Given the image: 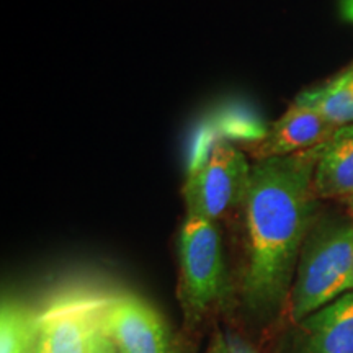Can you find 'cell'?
<instances>
[{"instance_id":"1","label":"cell","mask_w":353,"mask_h":353,"mask_svg":"<svg viewBox=\"0 0 353 353\" xmlns=\"http://www.w3.org/2000/svg\"><path fill=\"white\" fill-rule=\"evenodd\" d=\"M321 148L252 164L242 205L247 252L242 298L254 316H272L290 298L299 254L316 221Z\"/></svg>"},{"instance_id":"2","label":"cell","mask_w":353,"mask_h":353,"mask_svg":"<svg viewBox=\"0 0 353 353\" xmlns=\"http://www.w3.org/2000/svg\"><path fill=\"white\" fill-rule=\"evenodd\" d=\"M353 267V221H314L290 291V319L294 324L342 296Z\"/></svg>"},{"instance_id":"3","label":"cell","mask_w":353,"mask_h":353,"mask_svg":"<svg viewBox=\"0 0 353 353\" xmlns=\"http://www.w3.org/2000/svg\"><path fill=\"white\" fill-rule=\"evenodd\" d=\"M252 164L231 139L200 144L188 162L182 195L190 218L216 221L242 208L249 192Z\"/></svg>"},{"instance_id":"4","label":"cell","mask_w":353,"mask_h":353,"mask_svg":"<svg viewBox=\"0 0 353 353\" xmlns=\"http://www.w3.org/2000/svg\"><path fill=\"white\" fill-rule=\"evenodd\" d=\"M179 298L187 321H200L228 294V268L216 223L185 216L179 232Z\"/></svg>"},{"instance_id":"5","label":"cell","mask_w":353,"mask_h":353,"mask_svg":"<svg viewBox=\"0 0 353 353\" xmlns=\"http://www.w3.org/2000/svg\"><path fill=\"white\" fill-rule=\"evenodd\" d=\"M110 294L92 283H69L37 307V353H90L103 329Z\"/></svg>"},{"instance_id":"6","label":"cell","mask_w":353,"mask_h":353,"mask_svg":"<svg viewBox=\"0 0 353 353\" xmlns=\"http://www.w3.org/2000/svg\"><path fill=\"white\" fill-rule=\"evenodd\" d=\"M103 330L118 353H179L164 316L131 291L110 294Z\"/></svg>"},{"instance_id":"7","label":"cell","mask_w":353,"mask_h":353,"mask_svg":"<svg viewBox=\"0 0 353 353\" xmlns=\"http://www.w3.org/2000/svg\"><path fill=\"white\" fill-rule=\"evenodd\" d=\"M337 128L325 121L314 108L294 100L290 108L267 130L254 149L255 161L285 157L324 144Z\"/></svg>"},{"instance_id":"8","label":"cell","mask_w":353,"mask_h":353,"mask_svg":"<svg viewBox=\"0 0 353 353\" xmlns=\"http://www.w3.org/2000/svg\"><path fill=\"white\" fill-rule=\"evenodd\" d=\"M298 353H353V291L299 322Z\"/></svg>"},{"instance_id":"9","label":"cell","mask_w":353,"mask_h":353,"mask_svg":"<svg viewBox=\"0 0 353 353\" xmlns=\"http://www.w3.org/2000/svg\"><path fill=\"white\" fill-rule=\"evenodd\" d=\"M317 198L353 196V125L341 126L322 144L314 172Z\"/></svg>"},{"instance_id":"10","label":"cell","mask_w":353,"mask_h":353,"mask_svg":"<svg viewBox=\"0 0 353 353\" xmlns=\"http://www.w3.org/2000/svg\"><path fill=\"white\" fill-rule=\"evenodd\" d=\"M294 100L314 108L335 128L353 125V65L324 85L301 92Z\"/></svg>"},{"instance_id":"11","label":"cell","mask_w":353,"mask_h":353,"mask_svg":"<svg viewBox=\"0 0 353 353\" xmlns=\"http://www.w3.org/2000/svg\"><path fill=\"white\" fill-rule=\"evenodd\" d=\"M0 353H37V307L20 299H3Z\"/></svg>"},{"instance_id":"12","label":"cell","mask_w":353,"mask_h":353,"mask_svg":"<svg viewBox=\"0 0 353 353\" xmlns=\"http://www.w3.org/2000/svg\"><path fill=\"white\" fill-rule=\"evenodd\" d=\"M226 339H228L229 353H257V350H255V348L250 345L244 337H241L239 334L228 332Z\"/></svg>"},{"instance_id":"13","label":"cell","mask_w":353,"mask_h":353,"mask_svg":"<svg viewBox=\"0 0 353 353\" xmlns=\"http://www.w3.org/2000/svg\"><path fill=\"white\" fill-rule=\"evenodd\" d=\"M90 353H118V352H117V348H114L113 342L110 341L107 332L101 329L100 332L95 335L94 343H92V348H90Z\"/></svg>"},{"instance_id":"14","label":"cell","mask_w":353,"mask_h":353,"mask_svg":"<svg viewBox=\"0 0 353 353\" xmlns=\"http://www.w3.org/2000/svg\"><path fill=\"white\" fill-rule=\"evenodd\" d=\"M205 353H229V347H228V339L226 334H223L221 330L216 329L213 337L206 347Z\"/></svg>"},{"instance_id":"15","label":"cell","mask_w":353,"mask_h":353,"mask_svg":"<svg viewBox=\"0 0 353 353\" xmlns=\"http://www.w3.org/2000/svg\"><path fill=\"white\" fill-rule=\"evenodd\" d=\"M342 13L348 21L353 23V0H342Z\"/></svg>"},{"instance_id":"16","label":"cell","mask_w":353,"mask_h":353,"mask_svg":"<svg viewBox=\"0 0 353 353\" xmlns=\"http://www.w3.org/2000/svg\"><path fill=\"white\" fill-rule=\"evenodd\" d=\"M348 291H353V267H352L350 275H348V280L345 283V291H343V293H348Z\"/></svg>"},{"instance_id":"17","label":"cell","mask_w":353,"mask_h":353,"mask_svg":"<svg viewBox=\"0 0 353 353\" xmlns=\"http://www.w3.org/2000/svg\"><path fill=\"white\" fill-rule=\"evenodd\" d=\"M345 205H347L348 213H350V214H352V218H353V196L347 198V200H345Z\"/></svg>"}]
</instances>
